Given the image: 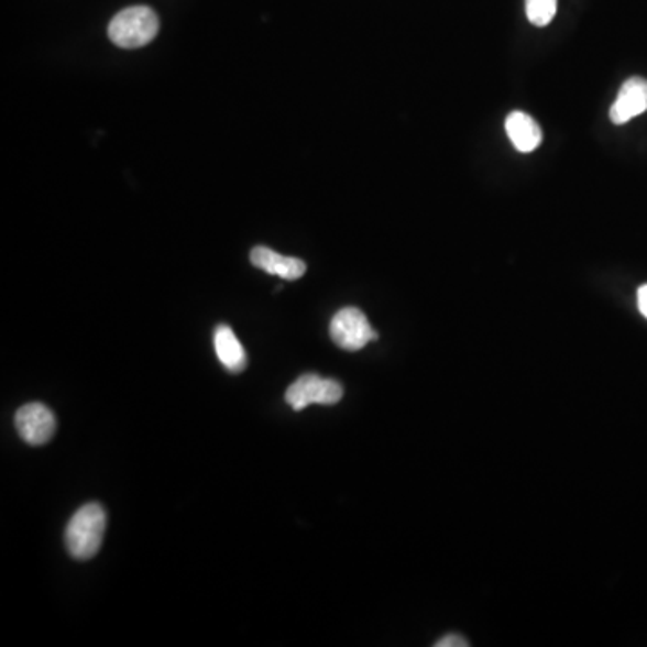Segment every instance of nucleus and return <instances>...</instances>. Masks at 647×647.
<instances>
[{
    "instance_id": "obj_4",
    "label": "nucleus",
    "mask_w": 647,
    "mask_h": 647,
    "mask_svg": "<svg viewBox=\"0 0 647 647\" xmlns=\"http://www.w3.org/2000/svg\"><path fill=\"white\" fill-rule=\"evenodd\" d=\"M329 335L340 349L351 353L377 340V333L371 328L368 317L363 315L362 309L353 306L340 309L339 314L335 315L329 326Z\"/></svg>"
},
{
    "instance_id": "obj_10",
    "label": "nucleus",
    "mask_w": 647,
    "mask_h": 647,
    "mask_svg": "<svg viewBox=\"0 0 647 647\" xmlns=\"http://www.w3.org/2000/svg\"><path fill=\"white\" fill-rule=\"evenodd\" d=\"M525 13L530 24L545 28L558 13V0H525Z\"/></svg>"
},
{
    "instance_id": "obj_8",
    "label": "nucleus",
    "mask_w": 647,
    "mask_h": 647,
    "mask_svg": "<svg viewBox=\"0 0 647 647\" xmlns=\"http://www.w3.org/2000/svg\"><path fill=\"white\" fill-rule=\"evenodd\" d=\"M505 132L513 146L522 153L535 152L544 141V133L535 119L524 112H513L505 119Z\"/></svg>"
},
{
    "instance_id": "obj_7",
    "label": "nucleus",
    "mask_w": 647,
    "mask_h": 647,
    "mask_svg": "<svg viewBox=\"0 0 647 647\" xmlns=\"http://www.w3.org/2000/svg\"><path fill=\"white\" fill-rule=\"evenodd\" d=\"M251 261L255 268L263 270L270 275H277L285 281H297L306 274L305 261L277 254L268 246L252 249Z\"/></svg>"
},
{
    "instance_id": "obj_3",
    "label": "nucleus",
    "mask_w": 647,
    "mask_h": 647,
    "mask_svg": "<svg viewBox=\"0 0 647 647\" xmlns=\"http://www.w3.org/2000/svg\"><path fill=\"white\" fill-rule=\"evenodd\" d=\"M343 387L337 380L305 374L295 380L286 391L285 399L295 413L305 410L309 405H337L342 399Z\"/></svg>"
},
{
    "instance_id": "obj_5",
    "label": "nucleus",
    "mask_w": 647,
    "mask_h": 647,
    "mask_svg": "<svg viewBox=\"0 0 647 647\" xmlns=\"http://www.w3.org/2000/svg\"><path fill=\"white\" fill-rule=\"evenodd\" d=\"M15 427L19 436L31 447H42L53 439L56 430V419L51 408L42 403H30L19 408L15 416Z\"/></svg>"
},
{
    "instance_id": "obj_6",
    "label": "nucleus",
    "mask_w": 647,
    "mask_h": 647,
    "mask_svg": "<svg viewBox=\"0 0 647 647\" xmlns=\"http://www.w3.org/2000/svg\"><path fill=\"white\" fill-rule=\"evenodd\" d=\"M647 110V79L633 76L624 81L615 103L610 108L613 124H626Z\"/></svg>"
},
{
    "instance_id": "obj_12",
    "label": "nucleus",
    "mask_w": 647,
    "mask_h": 647,
    "mask_svg": "<svg viewBox=\"0 0 647 647\" xmlns=\"http://www.w3.org/2000/svg\"><path fill=\"white\" fill-rule=\"evenodd\" d=\"M637 300L640 314L647 319V285L640 286V289H638Z\"/></svg>"
},
{
    "instance_id": "obj_9",
    "label": "nucleus",
    "mask_w": 647,
    "mask_h": 647,
    "mask_svg": "<svg viewBox=\"0 0 647 647\" xmlns=\"http://www.w3.org/2000/svg\"><path fill=\"white\" fill-rule=\"evenodd\" d=\"M216 357L229 373H243L246 368L245 349L227 324H220L215 329Z\"/></svg>"
},
{
    "instance_id": "obj_1",
    "label": "nucleus",
    "mask_w": 647,
    "mask_h": 647,
    "mask_svg": "<svg viewBox=\"0 0 647 647\" xmlns=\"http://www.w3.org/2000/svg\"><path fill=\"white\" fill-rule=\"evenodd\" d=\"M107 530V513L99 504L79 507L65 530V545L70 556L79 561L94 558L103 544Z\"/></svg>"
},
{
    "instance_id": "obj_2",
    "label": "nucleus",
    "mask_w": 647,
    "mask_h": 647,
    "mask_svg": "<svg viewBox=\"0 0 647 647\" xmlns=\"http://www.w3.org/2000/svg\"><path fill=\"white\" fill-rule=\"evenodd\" d=\"M158 33V17L147 6H133L119 11L108 25V36L123 50H138L150 44Z\"/></svg>"
},
{
    "instance_id": "obj_11",
    "label": "nucleus",
    "mask_w": 647,
    "mask_h": 647,
    "mask_svg": "<svg viewBox=\"0 0 647 647\" xmlns=\"http://www.w3.org/2000/svg\"><path fill=\"white\" fill-rule=\"evenodd\" d=\"M470 644L464 640V638L459 637V635H448V637H442L439 643L436 644V647H468Z\"/></svg>"
}]
</instances>
